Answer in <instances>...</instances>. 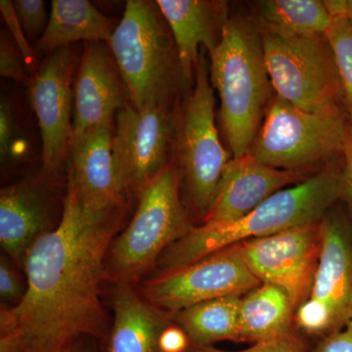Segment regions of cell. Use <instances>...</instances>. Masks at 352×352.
Instances as JSON below:
<instances>
[{
	"instance_id": "83f0119b",
	"label": "cell",
	"mask_w": 352,
	"mask_h": 352,
	"mask_svg": "<svg viewBox=\"0 0 352 352\" xmlns=\"http://www.w3.org/2000/svg\"><path fill=\"white\" fill-rule=\"evenodd\" d=\"M0 12H1L4 21H6L9 31H10L14 43L19 50L23 59H24V63L34 65V61H36V53L25 39L24 29H23L19 19H18L12 1L1 0L0 1Z\"/></svg>"
},
{
	"instance_id": "cb8c5ba5",
	"label": "cell",
	"mask_w": 352,
	"mask_h": 352,
	"mask_svg": "<svg viewBox=\"0 0 352 352\" xmlns=\"http://www.w3.org/2000/svg\"><path fill=\"white\" fill-rule=\"evenodd\" d=\"M332 50L344 105L352 120V25L344 16H333L325 36Z\"/></svg>"
},
{
	"instance_id": "8992f818",
	"label": "cell",
	"mask_w": 352,
	"mask_h": 352,
	"mask_svg": "<svg viewBox=\"0 0 352 352\" xmlns=\"http://www.w3.org/2000/svg\"><path fill=\"white\" fill-rule=\"evenodd\" d=\"M205 47L197 65L193 92L187 97L177 122L173 145L175 161L184 185L187 201L201 222L214 203L219 183L230 162L215 126L214 92L210 80V61Z\"/></svg>"
},
{
	"instance_id": "836d02e7",
	"label": "cell",
	"mask_w": 352,
	"mask_h": 352,
	"mask_svg": "<svg viewBox=\"0 0 352 352\" xmlns=\"http://www.w3.org/2000/svg\"><path fill=\"white\" fill-rule=\"evenodd\" d=\"M324 4L331 17L344 16L352 25V0H327Z\"/></svg>"
},
{
	"instance_id": "7a4b0ae2",
	"label": "cell",
	"mask_w": 352,
	"mask_h": 352,
	"mask_svg": "<svg viewBox=\"0 0 352 352\" xmlns=\"http://www.w3.org/2000/svg\"><path fill=\"white\" fill-rule=\"evenodd\" d=\"M342 164L335 162L291 188L280 190L239 220L189 229L160 256L157 274L182 270L208 254L251 239L318 223L342 199Z\"/></svg>"
},
{
	"instance_id": "d4e9b609",
	"label": "cell",
	"mask_w": 352,
	"mask_h": 352,
	"mask_svg": "<svg viewBox=\"0 0 352 352\" xmlns=\"http://www.w3.org/2000/svg\"><path fill=\"white\" fill-rule=\"evenodd\" d=\"M189 352H309L308 347L298 330L276 339L263 340L252 344L244 351H227L214 346H192Z\"/></svg>"
},
{
	"instance_id": "ffe728a7",
	"label": "cell",
	"mask_w": 352,
	"mask_h": 352,
	"mask_svg": "<svg viewBox=\"0 0 352 352\" xmlns=\"http://www.w3.org/2000/svg\"><path fill=\"white\" fill-rule=\"evenodd\" d=\"M117 25L87 0H53L47 27L36 50L51 53L76 41L108 44Z\"/></svg>"
},
{
	"instance_id": "30bf717a",
	"label": "cell",
	"mask_w": 352,
	"mask_h": 352,
	"mask_svg": "<svg viewBox=\"0 0 352 352\" xmlns=\"http://www.w3.org/2000/svg\"><path fill=\"white\" fill-rule=\"evenodd\" d=\"M261 284L248 267L238 243L182 270L156 275L140 293L154 307L173 314L214 298L244 296Z\"/></svg>"
},
{
	"instance_id": "603a6c76",
	"label": "cell",
	"mask_w": 352,
	"mask_h": 352,
	"mask_svg": "<svg viewBox=\"0 0 352 352\" xmlns=\"http://www.w3.org/2000/svg\"><path fill=\"white\" fill-rule=\"evenodd\" d=\"M258 11L264 29L289 36L321 38L332 25L324 1L317 0H267L259 2Z\"/></svg>"
},
{
	"instance_id": "5bb4252c",
	"label": "cell",
	"mask_w": 352,
	"mask_h": 352,
	"mask_svg": "<svg viewBox=\"0 0 352 352\" xmlns=\"http://www.w3.org/2000/svg\"><path fill=\"white\" fill-rule=\"evenodd\" d=\"M323 245L309 298L327 310L333 331L352 320V221L340 212L322 219Z\"/></svg>"
},
{
	"instance_id": "7c38bea8",
	"label": "cell",
	"mask_w": 352,
	"mask_h": 352,
	"mask_svg": "<svg viewBox=\"0 0 352 352\" xmlns=\"http://www.w3.org/2000/svg\"><path fill=\"white\" fill-rule=\"evenodd\" d=\"M75 66L71 47L60 48L47 55L29 82L30 100L41 127L43 170L53 178L62 173L69 159Z\"/></svg>"
},
{
	"instance_id": "f546056e",
	"label": "cell",
	"mask_w": 352,
	"mask_h": 352,
	"mask_svg": "<svg viewBox=\"0 0 352 352\" xmlns=\"http://www.w3.org/2000/svg\"><path fill=\"white\" fill-rule=\"evenodd\" d=\"M27 287L23 285L19 276L4 256L0 261V296L2 300L18 303L24 298Z\"/></svg>"
},
{
	"instance_id": "ba28073f",
	"label": "cell",
	"mask_w": 352,
	"mask_h": 352,
	"mask_svg": "<svg viewBox=\"0 0 352 352\" xmlns=\"http://www.w3.org/2000/svg\"><path fill=\"white\" fill-rule=\"evenodd\" d=\"M351 124L346 113H309L276 96L268 106L250 154L272 168L302 171L342 156Z\"/></svg>"
},
{
	"instance_id": "e0dca14e",
	"label": "cell",
	"mask_w": 352,
	"mask_h": 352,
	"mask_svg": "<svg viewBox=\"0 0 352 352\" xmlns=\"http://www.w3.org/2000/svg\"><path fill=\"white\" fill-rule=\"evenodd\" d=\"M157 4L170 25L179 57L183 75L195 82L199 46L208 55L221 38L227 18L223 2L207 0H157Z\"/></svg>"
},
{
	"instance_id": "6da1fadb",
	"label": "cell",
	"mask_w": 352,
	"mask_h": 352,
	"mask_svg": "<svg viewBox=\"0 0 352 352\" xmlns=\"http://www.w3.org/2000/svg\"><path fill=\"white\" fill-rule=\"evenodd\" d=\"M126 210L85 208L68 180L59 224L25 254L24 298L0 311V352H62L82 337L106 342L100 287Z\"/></svg>"
},
{
	"instance_id": "9a60e30c",
	"label": "cell",
	"mask_w": 352,
	"mask_h": 352,
	"mask_svg": "<svg viewBox=\"0 0 352 352\" xmlns=\"http://www.w3.org/2000/svg\"><path fill=\"white\" fill-rule=\"evenodd\" d=\"M302 171L266 166L251 154L232 157L227 164L214 203L203 223H228L252 212L284 187L305 182Z\"/></svg>"
},
{
	"instance_id": "e575fe53",
	"label": "cell",
	"mask_w": 352,
	"mask_h": 352,
	"mask_svg": "<svg viewBox=\"0 0 352 352\" xmlns=\"http://www.w3.org/2000/svg\"><path fill=\"white\" fill-rule=\"evenodd\" d=\"M75 352H96L94 351V347L89 346H85L82 342H76L75 344Z\"/></svg>"
},
{
	"instance_id": "8fae6325",
	"label": "cell",
	"mask_w": 352,
	"mask_h": 352,
	"mask_svg": "<svg viewBox=\"0 0 352 352\" xmlns=\"http://www.w3.org/2000/svg\"><path fill=\"white\" fill-rule=\"evenodd\" d=\"M322 245V220L240 243L243 256L252 274L261 283L283 289L295 310L309 298Z\"/></svg>"
},
{
	"instance_id": "7402d4cb",
	"label": "cell",
	"mask_w": 352,
	"mask_h": 352,
	"mask_svg": "<svg viewBox=\"0 0 352 352\" xmlns=\"http://www.w3.org/2000/svg\"><path fill=\"white\" fill-rule=\"evenodd\" d=\"M243 296H226L197 303L175 314L171 320L188 336L192 346H214L222 340L238 342Z\"/></svg>"
},
{
	"instance_id": "1f68e13d",
	"label": "cell",
	"mask_w": 352,
	"mask_h": 352,
	"mask_svg": "<svg viewBox=\"0 0 352 352\" xmlns=\"http://www.w3.org/2000/svg\"><path fill=\"white\" fill-rule=\"evenodd\" d=\"M342 199L346 201L349 212V219L352 221V122L347 131L344 149H342Z\"/></svg>"
},
{
	"instance_id": "f1b7e54d",
	"label": "cell",
	"mask_w": 352,
	"mask_h": 352,
	"mask_svg": "<svg viewBox=\"0 0 352 352\" xmlns=\"http://www.w3.org/2000/svg\"><path fill=\"white\" fill-rule=\"evenodd\" d=\"M16 129L12 110L6 98L0 102V156L1 162H7L8 159L17 156L16 155Z\"/></svg>"
},
{
	"instance_id": "d6986e66",
	"label": "cell",
	"mask_w": 352,
	"mask_h": 352,
	"mask_svg": "<svg viewBox=\"0 0 352 352\" xmlns=\"http://www.w3.org/2000/svg\"><path fill=\"white\" fill-rule=\"evenodd\" d=\"M113 322L104 342L106 352H161V333L170 314L151 305L133 286L115 284Z\"/></svg>"
},
{
	"instance_id": "4316f807",
	"label": "cell",
	"mask_w": 352,
	"mask_h": 352,
	"mask_svg": "<svg viewBox=\"0 0 352 352\" xmlns=\"http://www.w3.org/2000/svg\"><path fill=\"white\" fill-rule=\"evenodd\" d=\"M22 55L15 43L4 34L0 39V75L17 82H30L23 66Z\"/></svg>"
},
{
	"instance_id": "4dcf8cb0",
	"label": "cell",
	"mask_w": 352,
	"mask_h": 352,
	"mask_svg": "<svg viewBox=\"0 0 352 352\" xmlns=\"http://www.w3.org/2000/svg\"><path fill=\"white\" fill-rule=\"evenodd\" d=\"M159 346L161 352H189L192 344L184 330L171 320L161 333Z\"/></svg>"
},
{
	"instance_id": "d6a6232c",
	"label": "cell",
	"mask_w": 352,
	"mask_h": 352,
	"mask_svg": "<svg viewBox=\"0 0 352 352\" xmlns=\"http://www.w3.org/2000/svg\"><path fill=\"white\" fill-rule=\"evenodd\" d=\"M314 352H352V320L339 332L319 340Z\"/></svg>"
},
{
	"instance_id": "484cf974",
	"label": "cell",
	"mask_w": 352,
	"mask_h": 352,
	"mask_svg": "<svg viewBox=\"0 0 352 352\" xmlns=\"http://www.w3.org/2000/svg\"><path fill=\"white\" fill-rule=\"evenodd\" d=\"M12 3L25 32L31 38L43 34L48 24L45 2L43 0H15Z\"/></svg>"
},
{
	"instance_id": "ac0fdd59",
	"label": "cell",
	"mask_w": 352,
	"mask_h": 352,
	"mask_svg": "<svg viewBox=\"0 0 352 352\" xmlns=\"http://www.w3.org/2000/svg\"><path fill=\"white\" fill-rule=\"evenodd\" d=\"M50 223V203L38 184L25 182L1 189L0 244L21 267L32 245L51 231Z\"/></svg>"
},
{
	"instance_id": "2e32d148",
	"label": "cell",
	"mask_w": 352,
	"mask_h": 352,
	"mask_svg": "<svg viewBox=\"0 0 352 352\" xmlns=\"http://www.w3.org/2000/svg\"><path fill=\"white\" fill-rule=\"evenodd\" d=\"M113 124L92 127L80 138L72 139L69 145L68 180L89 210L127 206L113 170Z\"/></svg>"
},
{
	"instance_id": "5b68a950",
	"label": "cell",
	"mask_w": 352,
	"mask_h": 352,
	"mask_svg": "<svg viewBox=\"0 0 352 352\" xmlns=\"http://www.w3.org/2000/svg\"><path fill=\"white\" fill-rule=\"evenodd\" d=\"M180 187L179 173L171 161L141 192L131 221L109 250L106 277L113 283H138L162 254L188 232L192 226Z\"/></svg>"
},
{
	"instance_id": "d590c367",
	"label": "cell",
	"mask_w": 352,
	"mask_h": 352,
	"mask_svg": "<svg viewBox=\"0 0 352 352\" xmlns=\"http://www.w3.org/2000/svg\"><path fill=\"white\" fill-rule=\"evenodd\" d=\"M62 352H75V344L68 347V349H64V351Z\"/></svg>"
},
{
	"instance_id": "4fadbf2b",
	"label": "cell",
	"mask_w": 352,
	"mask_h": 352,
	"mask_svg": "<svg viewBox=\"0 0 352 352\" xmlns=\"http://www.w3.org/2000/svg\"><path fill=\"white\" fill-rule=\"evenodd\" d=\"M73 96L75 116L72 139L80 138L92 127L113 124L115 115L131 104L107 43H85Z\"/></svg>"
},
{
	"instance_id": "9c48e42d",
	"label": "cell",
	"mask_w": 352,
	"mask_h": 352,
	"mask_svg": "<svg viewBox=\"0 0 352 352\" xmlns=\"http://www.w3.org/2000/svg\"><path fill=\"white\" fill-rule=\"evenodd\" d=\"M175 117L170 107L134 108L116 116L112 153L118 186L129 200L139 197L168 166Z\"/></svg>"
},
{
	"instance_id": "52a82bcc",
	"label": "cell",
	"mask_w": 352,
	"mask_h": 352,
	"mask_svg": "<svg viewBox=\"0 0 352 352\" xmlns=\"http://www.w3.org/2000/svg\"><path fill=\"white\" fill-rule=\"evenodd\" d=\"M261 39L277 96L307 112L344 113L339 73L325 36L302 38L264 29Z\"/></svg>"
},
{
	"instance_id": "3957f363",
	"label": "cell",
	"mask_w": 352,
	"mask_h": 352,
	"mask_svg": "<svg viewBox=\"0 0 352 352\" xmlns=\"http://www.w3.org/2000/svg\"><path fill=\"white\" fill-rule=\"evenodd\" d=\"M210 71L221 103L222 126L237 159L251 151L273 88L263 39L248 21L226 20L219 44L210 54Z\"/></svg>"
},
{
	"instance_id": "44dd1931",
	"label": "cell",
	"mask_w": 352,
	"mask_h": 352,
	"mask_svg": "<svg viewBox=\"0 0 352 352\" xmlns=\"http://www.w3.org/2000/svg\"><path fill=\"white\" fill-rule=\"evenodd\" d=\"M295 307L283 289L261 283L242 298L239 315L240 344H256L296 331Z\"/></svg>"
},
{
	"instance_id": "277c9868",
	"label": "cell",
	"mask_w": 352,
	"mask_h": 352,
	"mask_svg": "<svg viewBox=\"0 0 352 352\" xmlns=\"http://www.w3.org/2000/svg\"><path fill=\"white\" fill-rule=\"evenodd\" d=\"M109 47L134 108L170 107L183 75L170 25L156 1L129 0Z\"/></svg>"
}]
</instances>
